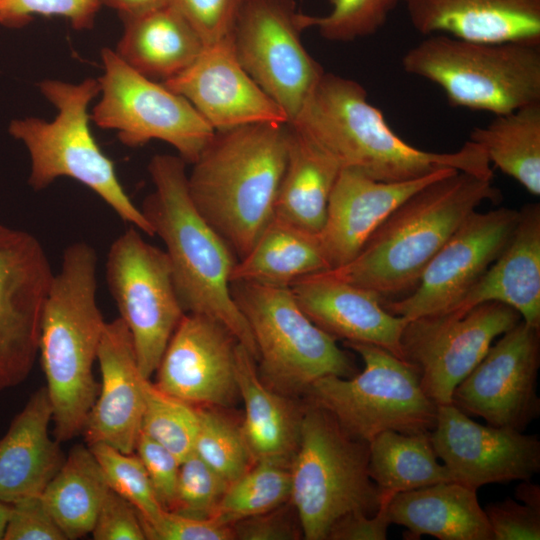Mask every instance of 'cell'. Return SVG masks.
Segmentation results:
<instances>
[{"instance_id": "3957f363", "label": "cell", "mask_w": 540, "mask_h": 540, "mask_svg": "<svg viewBox=\"0 0 540 540\" xmlns=\"http://www.w3.org/2000/svg\"><path fill=\"white\" fill-rule=\"evenodd\" d=\"M288 145L289 123L217 131L187 174L194 206L238 260L274 217Z\"/></svg>"}, {"instance_id": "ee69618b", "label": "cell", "mask_w": 540, "mask_h": 540, "mask_svg": "<svg viewBox=\"0 0 540 540\" xmlns=\"http://www.w3.org/2000/svg\"><path fill=\"white\" fill-rule=\"evenodd\" d=\"M4 540H67L41 496L11 504Z\"/></svg>"}, {"instance_id": "484cf974", "label": "cell", "mask_w": 540, "mask_h": 540, "mask_svg": "<svg viewBox=\"0 0 540 540\" xmlns=\"http://www.w3.org/2000/svg\"><path fill=\"white\" fill-rule=\"evenodd\" d=\"M52 407L46 387L36 390L0 439V501L41 496L65 461L49 435Z\"/></svg>"}, {"instance_id": "e0dca14e", "label": "cell", "mask_w": 540, "mask_h": 540, "mask_svg": "<svg viewBox=\"0 0 540 540\" xmlns=\"http://www.w3.org/2000/svg\"><path fill=\"white\" fill-rule=\"evenodd\" d=\"M540 328L520 321L457 385L451 403L487 424L524 432L540 415Z\"/></svg>"}, {"instance_id": "836d02e7", "label": "cell", "mask_w": 540, "mask_h": 540, "mask_svg": "<svg viewBox=\"0 0 540 540\" xmlns=\"http://www.w3.org/2000/svg\"><path fill=\"white\" fill-rule=\"evenodd\" d=\"M368 471L382 494L395 495L453 481L448 469L438 461L430 432L379 433L369 442Z\"/></svg>"}, {"instance_id": "6da1fadb", "label": "cell", "mask_w": 540, "mask_h": 540, "mask_svg": "<svg viewBox=\"0 0 540 540\" xmlns=\"http://www.w3.org/2000/svg\"><path fill=\"white\" fill-rule=\"evenodd\" d=\"M341 168L383 182L417 179L443 169L493 177L483 148L470 140L453 152L417 148L398 136L357 81L324 72L289 123Z\"/></svg>"}, {"instance_id": "c3c4849f", "label": "cell", "mask_w": 540, "mask_h": 540, "mask_svg": "<svg viewBox=\"0 0 540 540\" xmlns=\"http://www.w3.org/2000/svg\"><path fill=\"white\" fill-rule=\"evenodd\" d=\"M394 495L383 493L378 512L369 516L361 511L343 515L331 527L327 539L331 540H386L391 521L388 504Z\"/></svg>"}, {"instance_id": "4dcf8cb0", "label": "cell", "mask_w": 540, "mask_h": 540, "mask_svg": "<svg viewBox=\"0 0 540 540\" xmlns=\"http://www.w3.org/2000/svg\"><path fill=\"white\" fill-rule=\"evenodd\" d=\"M318 234L273 218L251 250L235 264L232 282L290 287L329 270Z\"/></svg>"}, {"instance_id": "5bb4252c", "label": "cell", "mask_w": 540, "mask_h": 540, "mask_svg": "<svg viewBox=\"0 0 540 540\" xmlns=\"http://www.w3.org/2000/svg\"><path fill=\"white\" fill-rule=\"evenodd\" d=\"M521 320L516 310L499 302L480 304L461 316L411 320L401 338L404 359L416 369L425 394L437 405L449 404L494 339Z\"/></svg>"}, {"instance_id": "7402d4cb", "label": "cell", "mask_w": 540, "mask_h": 540, "mask_svg": "<svg viewBox=\"0 0 540 540\" xmlns=\"http://www.w3.org/2000/svg\"><path fill=\"white\" fill-rule=\"evenodd\" d=\"M97 361L101 372L98 395L85 429L89 444L104 443L134 453L145 406L144 378L129 330L119 317L106 322Z\"/></svg>"}, {"instance_id": "4316f807", "label": "cell", "mask_w": 540, "mask_h": 540, "mask_svg": "<svg viewBox=\"0 0 540 540\" xmlns=\"http://www.w3.org/2000/svg\"><path fill=\"white\" fill-rule=\"evenodd\" d=\"M391 524L406 528L405 539L493 540L477 490L456 481L395 494L388 504Z\"/></svg>"}, {"instance_id": "7dc6e473", "label": "cell", "mask_w": 540, "mask_h": 540, "mask_svg": "<svg viewBox=\"0 0 540 540\" xmlns=\"http://www.w3.org/2000/svg\"><path fill=\"white\" fill-rule=\"evenodd\" d=\"M91 534L95 540L146 539L138 511L110 488L100 505Z\"/></svg>"}, {"instance_id": "cb8c5ba5", "label": "cell", "mask_w": 540, "mask_h": 540, "mask_svg": "<svg viewBox=\"0 0 540 540\" xmlns=\"http://www.w3.org/2000/svg\"><path fill=\"white\" fill-rule=\"evenodd\" d=\"M414 29L488 43H540V0H405Z\"/></svg>"}, {"instance_id": "603a6c76", "label": "cell", "mask_w": 540, "mask_h": 540, "mask_svg": "<svg viewBox=\"0 0 540 540\" xmlns=\"http://www.w3.org/2000/svg\"><path fill=\"white\" fill-rule=\"evenodd\" d=\"M290 288L310 320L334 339L374 344L405 360L401 338L408 321L388 312L372 291L323 272Z\"/></svg>"}, {"instance_id": "1f68e13d", "label": "cell", "mask_w": 540, "mask_h": 540, "mask_svg": "<svg viewBox=\"0 0 540 540\" xmlns=\"http://www.w3.org/2000/svg\"><path fill=\"white\" fill-rule=\"evenodd\" d=\"M109 490L89 447L75 445L41 498L67 539L91 534Z\"/></svg>"}, {"instance_id": "ba28073f", "label": "cell", "mask_w": 540, "mask_h": 540, "mask_svg": "<svg viewBox=\"0 0 540 540\" xmlns=\"http://www.w3.org/2000/svg\"><path fill=\"white\" fill-rule=\"evenodd\" d=\"M368 463L369 442L350 437L328 412L309 402L289 466L290 500L305 539H327L347 513L378 512L382 492L370 478Z\"/></svg>"}, {"instance_id": "d6986e66", "label": "cell", "mask_w": 540, "mask_h": 540, "mask_svg": "<svg viewBox=\"0 0 540 540\" xmlns=\"http://www.w3.org/2000/svg\"><path fill=\"white\" fill-rule=\"evenodd\" d=\"M239 342L219 321L185 313L157 368L155 386L195 407H227L239 396Z\"/></svg>"}, {"instance_id": "ab89813d", "label": "cell", "mask_w": 540, "mask_h": 540, "mask_svg": "<svg viewBox=\"0 0 540 540\" xmlns=\"http://www.w3.org/2000/svg\"><path fill=\"white\" fill-rule=\"evenodd\" d=\"M228 485L193 452L180 464L175 498L169 511L196 518L214 517Z\"/></svg>"}, {"instance_id": "bcb514c9", "label": "cell", "mask_w": 540, "mask_h": 540, "mask_svg": "<svg viewBox=\"0 0 540 540\" xmlns=\"http://www.w3.org/2000/svg\"><path fill=\"white\" fill-rule=\"evenodd\" d=\"M493 540H539L540 511L507 497L484 508Z\"/></svg>"}, {"instance_id": "f546056e", "label": "cell", "mask_w": 540, "mask_h": 540, "mask_svg": "<svg viewBox=\"0 0 540 540\" xmlns=\"http://www.w3.org/2000/svg\"><path fill=\"white\" fill-rule=\"evenodd\" d=\"M340 172L328 154L289 124L287 161L273 218L318 234Z\"/></svg>"}, {"instance_id": "8992f818", "label": "cell", "mask_w": 540, "mask_h": 540, "mask_svg": "<svg viewBox=\"0 0 540 540\" xmlns=\"http://www.w3.org/2000/svg\"><path fill=\"white\" fill-rule=\"evenodd\" d=\"M39 88L56 108L55 118L15 119L8 128L10 135L28 150L29 185L39 191L59 177L72 178L94 191L124 222L154 236L152 226L126 194L113 162L102 152L90 130L88 106L100 93L98 80L87 78L70 83L47 79Z\"/></svg>"}, {"instance_id": "83f0119b", "label": "cell", "mask_w": 540, "mask_h": 540, "mask_svg": "<svg viewBox=\"0 0 540 540\" xmlns=\"http://www.w3.org/2000/svg\"><path fill=\"white\" fill-rule=\"evenodd\" d=\"M236 381L245 415L241 429L256 461L290 466L299 443L303 411L288 396L267 386L259 376L255 358L242 345L236 350Z\"/></svg>"}, {"instance_id": "44dd1931", "label": "cell", "mask_w": 540, "mask_h": 540, "mask_svg": "<svg viewBox=\"0 0 540 540\" xmlns=\"http://www.w3.org/2000/svg\"><path fill=\"white\" fill-rule=\"evenodd\" d=\"M452 171L455 169L408 181L383 182L356 171L341 170L329 199L325 223L318 233L329 270L350 262L407 198Z\"/></svg>"}, {"instance_id": "b9f144b4", "label": "cell", "mask_w": 540, "mask_h": 540, "mask_svg": "<svg viewBox=\"0 0 540 540\" xmlns=\"http://www.w3.org/2000/svg\"><path fill=\"white\" fill-rule=\"evenodd\" d=\"M246 0H169L204 45L230 39Z\"/></svg>"}, {"instance_id": "7bdbcfd3", "label": "cell", "mask_w": 540, "mask_h": 540, "mask_svg": "<svg viewBox=\"0 0 540 540\" xmlns=\"http://www.w3.org/2000/svg\"><path fill=\"white\" fill-rule=\"evenodd\" d=\"M146 539L152 540H232V524L217 517L196 518L164 510L151 523H143Z\"/></svg>"}, {"instance_id": "f35d334b", "label": "cell", "mask_w": 540, "mask_h": 540, "mask_svg": "<svg viewBox=\"0 0 540 540\" xmlns=\"http://www.w3.org/2000/svg\"><path fill=\"white\" fill-rule=\"evenodd\" d=\"M405 0H330V11L323 16L302 14L305 29L316 28L330 41L348 42L378 32L389 14Z\"/></svg>"}, {"instance_id": "d590c367", "label": "cell", "mask_w": 540, "mask_h": 540, "mask_svg": "<svg viewBox=\"0 0 540 540\" xmlns=\"http://www.w3.org/2000/svg\"><path fill=\"white\" fill-rule=\"evenodd\" d=\"M196 409L194 453L230 484L254 464L241 425L211 407Z\"/></svg>"}, {"instance_id": "5b68a950", "label": "cell", "mask_w": 540, "mask_h": 540, "mask_svg": "<svg viewBox=\"0 0 540 540\" xmlns=\"http://www.w3.org/2000/svg\"><path fill=\"white\" fill-rule=\"evenodd\" d=\"M185 165L179 156L152 157L148 171L154 191L145 198L141 211L165 244L185 313L219 321L256 360L250 327L231 294V274L238 259L194 206Z\"/></svg>"}, {"instance_id": "60d3db41", "label": "cell", "mask_w": 540, "mask_h": 540, "mask_svg": "<svg viewBox=\"0 0 540 540\" xmlns=\"http://www.w3.org/2000/svg\"><path fill=\"white\" fill-rule=\"evenodd\" d=\"M100 7L98 0H0V25L21 28L42 15L63 17L76 30L91 29Z\"/></svg>"}, {"instance_id": "9a60e30c", "label": "cell", "mask_w": 540, "mask_h": 540, "mask_svg": "<svg viewBox=\"0 0 540 540\" xmlns=\"http://www.w3.org/2000/svg\"><path fill=\"white\" fill-rule=\"evenodd\" d=\"M53 276L33 234L0 224V392L21 384L34 366Z\"/></svg>"}, {"instance_id": "d4e9b609", "label": "cell", "mask_w": 540, "mask_h": 540, "mask_svg": "<svg viewBox=\"0 0 540 540\" xmlns=\"http://www.w3.org/2000/svg\"><path fill=\"white\" fill-rule=\"evenodd\" d=\"M487 302L516 310L526 324L540 328V205L519 210L514 231L495 261L450 311L461 316ZM444 314V313H443Z\"/></svg>"}, {"instance_id": "ac0fdd59", "label": "cell", "mask_w": 540, "mask_h": 540, "mask_svg": "<svg viewBox=\"0 0 540 540\" xmlns=\"http://www.w3.org/2000/svg\"><path fill=\"white\" fill-rule=\"evenodd\" d=\"M430 436L453 481L475 490L530 480L540 471L538 435L480 424L452 403L438 405Z\"/></svg>"}, {"instance_id": "f5cc1de1", "label": "cell", "mask_w": 540, "mask_h": 540, "mask_svg": "<svg viewBox=\"0 0 540 540\" xmlns=\"http://www.w3.org/2000/svg\"><path fill=\"white\" fill-rule=\"evenodd\" d=\"M11 505L0 501V540L4 539L5 529L9 519Z\"/></svg>"}, {"instance_id": "ffe728a7", "label": "cell", "mask_w": 540, "mask_h": 540, "mask_svg": "<svg viewBox=\"0 0 540 540\" xmlns=\"http://www.w3.org/2000/svg\"><path fill=\"white\" fill-rule=\"evenodd\" d=\"M163 83L187 99L215 132L289 123L282 108L242 67L231 38L205 45L192 64Z\"/></svg>"}, {"instance_id": "681fc988", "label": "cell", "mask_w": 540, "mask_h": 540, "mask_svg": "<svg viewBox=\"0 0 540 540\" xmlns=\"http://www.w3.org/2000/svg\"><path fill=\"white\" fill-rule=\"evenodd\" d=\"M278 509V508H277ZM238 520L232 524L235 539L289 540L297 534L282 509Z\"/></svg>"}, {"instance_id": "816d5d0a", "label": "cell", "mask_w": 540, "mask_h": 540, "mask_svg": "<svg viewBox=\"0 0 540 540\" xmlns=\"http://www.w3.org/2000/svg\"><path fill=\"white\" fill-rule=\"evenodd\" d=\"M515 497L521 503L540 511V486L530 480H521L515 489Z\"/></svg>"}, {"instance_id": "f907efd6", "label": "cell", "mask_w": 540, "mask_h": 540, "mask_svg": "<svg viewBox=\"0 0 540 540\" xmlns=\"http://www.w3.org/2000/svg\"><path fill=\"white\" fill-rule=\"evenodd\" d=\"M100 5L107 6L118 12L121 19L138 16L152 10L164 7L169 0H98Z\"/></svg>"}, {"instance_id": "8fae6325", "label": "cell", "mask_w": 540, "mask_h": 540, "mask_svg": "<svg viewBox=\"0 0 540 540\" xmlns=\"http://www.w3.org/2000/svg\"><path fill=\"white\" fill-rule=\"evenodd\" d=\"M101 58V98L90 119L100 128L115 130L124 145L160 140L192 164L214 136L211 126L187 99L134 70L115 50L103 48Z\"/></svg>"}, {"instance_id": "74e56055", "label": "cell", "mask_w": 540, "mask_h": 540, "mask_svg": "<svg viewBox=\"0 0 540 540\" xmlns=\"http://www.w3.org/2000/svg\"><path fill=\"white\" fill-rule=\"evenodd\" d=\"M108 487L132 504L143 523L155 521L165 510L159 503L147 472L134 453H124L104 443L89 444Z\"/></svg>"}, {"instance_id": "52a82bcc", "label": "cell", "mask_w": 540, "mask_h": 540, "mask_svg": "<svg viewBox=\"0 0 540 540\" xmlns=\"http://www.w3.org/2000/svg\"><path fill=\"white\" fill-rule=\"evenodd\" d=\"M456 107L500 115L540 102V43L474 42L433 34L402 57Z\"/></svg>"}, {"instance_id": "9c48e42d", "label": "cell", "mask_w": 540, "mask_h": 540, "mask_svg": "<svg viewBox=\"0 0 540 540\" xmlns=\"http://www.w3.org/2000/svg\"><path fill=\"white\" fill-rule=\"evenodd\" d=\"M231 294L250 327L259 376L271 389L298 395L323 376L359 372L336 339L305 314L290 287L232 282Z\"/></svg>"}, {"instance_id": "d6a6232c", "label": "cell", "mask_w": 540, "mask_h": 540, "mask_svg": "<svg viewBox=\"0 0 540 540\" xmlns=\"http://www.w3.org/2000/svg\"><path fill=\"white\" fill-rule=\"evenodd\" d=\"M469 140L483 148L490 164L540 195V102L495 115L486 126L474 128Z\"/></svg>"}, {"instance_id": "2e32d148", "label": "cell", "mask_w": 540, "mask_h": 540, "mask_svg": "<svg viewBox=\"0 0 540 540\" xmlns=\"http://www.w3.org/2000/svg\"><path fill=\"white\" fill-rule=\"evenodd\" d=\"M519 211L500 207L472 212L424 269L413 291L382 302L407 321L453 309L502 252L517 224Z\"/></svg>"}, {"instance_id": "f6af8a7d", "label": "cell", "mask_w": 540, "mask_h": 540, "mask_svg": "<svg viewBox=\"0 0 540 540\" xmlns=\"http://www.w3.org/2000/svg\"><path fill=\"white\" fill-rule=\"evenodd\" d=\"M135 451L140 458L155 495L165 510L172 508L181 462L169 450L140 433Z\"/></svg>"}, {"instance_id": "e575fe53", "label": "cell", "mask_w": 540, "mask_h": 540, "mask_svg": "<svg viewBox=\"0 0 540 540\" xmlns=\"http://www.w3.org/2000/svg\"><path fill=\"white\" fill-rule=\"evenodd\" d=\"M291 477L288 466L256 461L239 478L231 482L215 517L234 522L273 511L290 499Z\"/></svg>"}, {"instance_id": "4fadbf2b", "label": "cell", "mask_w": 540, "mask_h": 540, "mask_svg": "<svg viewBox=\"0 0 540 540\" xmlns=\"http://www.w3.org/2000/svg\"><path fill=\"white\" fill-rule=\"evenodd\" d=\"M303 30L295 0H246L231 36L238 61L289 123L324 73L302 42Z\"/></svg>"}, {"instance_id": "7a4b0ae2", "label": "cell", "mask_w": 540, "mask_h": 540, "mask_svg": "<svg viewBox=\"0 0 540 540\" xmlns=\"http://www.w3.org/2000/svg\"><path fill=\"white\" fill-rule=\"evenodd\" d=\"M500 199L491 177L452 171L400 204L350 262L323 273L370 290L382 302L413 291L463 221L483 202Z\"/></svg>"}, {"instance_id": "30bf717a", "label": "cell", "mask_w": 540, "mask_h": 540, "mask_svg": "<svg viewBox=\"0 0 540 540\" xmlns=\"http://www.w3.org/2000/svg\"><path fill=\"white\" fill-rule=\"evenodd\" d=\"M364 367L349 378L323 376L306 393L350 437L370 442L383 431L431 432L438 405L423 391L416 369L388 350L369 343L344 342Z\"/></svg>"}, {"instance_id": "7c38bea8", "label": "cell", "mask_w": 540, "mask_h": 540, "mask_svg": "<svg viewBox=\"0 0 540 540\" xmlns=\"http://www.w3.org/2000/svg\"><path fill=\"white\" fill-rule=\"evenodd\" d=\"M105 273L131 335L139 370L149 379L185 314L168 256L132 226L111 244Z\"/></svg>"}, {"instance_id": "277c9868", "label": "cell", "mask_w": 540, "mask_h": 540, "mask_svg": "<svg viewBox=\"0 0 540 540\" xmlns=\"http://www.w3.org/2000/svg\"><path fill=\"white\" fill-rule=\"evenodd\" d=\"M96 270L90 244L67 246L43 308L38 354L58 442L83 433L98 395L93 366L106 322L96 300Z\"/></svg>"}, {"instance_id": "f1b7e54d", "label": "cell", "mask_w": 540, "mask_h": 540, "mask_svg": "<svg viewBox=\"0 0 540 540\" xmlns=\"http://www.w3.org/2000/svg\"><path fill=\"white\" fill-rule=\"evenodd\" d=\"M122 20L124 30L115 52L134 70L153 80L166 82L175 77L193 63L205 46L170 4Z\"/></svg>"}, {"instance_id": "8d00e7d4", "label": "cell", "mask_w": 540, "mask_h": 540, "mask_svg": "<svg viewBox=\"0 0 540 540\" xmlns=\"http://www.w3.org/2000/svg\"><path fill=\"white\" fill-rule=\"evenodd\" d=\"M144 395L140 433L182 462L194 452L198 425L196 407L162 392L149 379L144 381Z\"/></svg>"}]
</instances>
